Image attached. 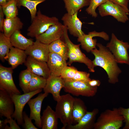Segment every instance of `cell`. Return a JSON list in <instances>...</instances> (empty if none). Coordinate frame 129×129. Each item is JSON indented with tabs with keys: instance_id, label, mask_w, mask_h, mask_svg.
I'll list each match as a JSON object with an SVG mask.
<instances>
[{
	"instance_id": "9",
	"label": "cell",
	"mask_w": 129,
	"mask_h": 129,
	"mask_svg": "<svg viewBox=\"0 0 129 129\" xmlns=\"http://www.w3.org/2000/svg\"><path fill=\"white\" fill-rule=\"evenodd\" d=\"M13 69L11 67H6L0 64V90L6 91L10 95L21 94L13 80Z\"/></svg>"
},
{
	"instance_id": "30",
	"label": "cell",
	"mask_w": 129,
	"mask_h": 129,
	"mask_svg": "<svg viewBox=\"0 0 129 129\" xmlns=\"http://www.w3.org/2000/svg\"><path fill=\"white\" fill-rule=\"evenodd\" d=\"M32 73L27 69L22 71L19 76V85L24 93L29 92V87Z\"/></svg>"
},
{
	"instance_id": "8",
	"label": "cell",
	"mask_w": 129,
	"mask_h": 129,
	"mask_svg": "<svg viewBox=\"0 0 129 129\" xmlns=\"http://www.w3.org/2000/svg\"><path fill=\"white\" fill-rule=\"evenodd\" d=\"M99 13L102 17L110 15L118 22L125 23L129 20V13L120 6L108 0L98 7Z\"/></svg>"
},
{
	"instance_id": "34",
	"label": "cell",
	"mask_w": 129,
	"mask_h": 129,
	"mask_svg": "<svg viewBox=\"0 0 129 129\" xmlns=\"http://www.w3.org/2000/svg\"><path fill=\"white\" fill-rule=\"evenodd\" d=\"M77 69L73 66H66L63 70L60 76L64 80H72Z\"/></svg>"
},
{
	"instance_id": "21",
	"label": "cell",
	"mask_w": 129,
	"mask_h": 129,
	"mask_svg": "<svg viewBox=\"0 0 129 129\" xmlns=\"http://www.w3.org/2000/svg\"><path fill=\"white\" fill-rule=\"evenodd\" d=\"M27 55L25 50L12 46L5 57V59H7L9 64L14 69L19 65L24 63Z\"/></svg>"
},
{
	"instance_id": "17",
	"label": "cell",
	"mask_w": 129,
	"mask_h": 129,
	"mask_svg": "<svg viewBox=\"0 0 129 129\" xmlns=\"http://www.w3.org/2000/svg\"><path fill=\"white\" fill-rule=\"evenodd\" d=\"M13 102L10 95L0 90V115L7 118H12L15 110Z\"/></svg>"
},
{
	"instance_id": "7",
	"label": "cell",
	"mask_w": 129,
	"mask_h": 129,
	"mask_svg": "<svg viewBox=\"0 0 129 129\" xmlns=\"http://www.w3.org/2000/svg\"><path fill=\"white\" fill-rule=\"evenodd\" d=\"M42 89H39L22 94H13L10 95L13 102L15 108L12 117L15 118L19 125H22L23 124V111L25 105L32 97L41 92Z\"/></svg>"
},
{
	"instance_id": "24",
	"label": "cell",
	"mask_w": 129,
	"mask_h": 129,
	"mask_svg": "<svg viewBox=\"0 0 129 129\" xmlns=\"http://www.w3.org/2000/svg\"><path fill=\"white\" fill-rule=\"evenodd\" d=\"M12 46L25 50L32 45L34 42L31 39H28L23 35L20 31L15 32L10 38Z\"/></svg>"
},
{
	"instance_id": "25",
	"label": "cell",
	"mask_w": 129,
	"mask_h": 129,
	"mask_svg": "<svg viewBox=\"0 0 129 129\" xmlns=\"http://www.w3.org/2000/svg\"><path fill=\"white\" fill-rule=\"evenodd\" d=\"M49 49L50 53L57 54L66 60L68 59V46L61 39L56 40L49 44Z\"/></svg>"
},
{
	"instance_id": "27",
	"label": "cell",
	"mask_w": 129,
	"mask_h": 129,
	"mask_svg": "<svg viewBox=\"0 0 129 129\" xmlns=\"http://www.w3.org/2000/svg\"><path fill=\"white\" fill-rule=\"evenodd\" d=\"M68 14H74L83 7L89 5L91 0H63Z\"/></svg>"
},
{
	"instance_id": "14",
	"label": "cell",
	"mask_w": 129,
	"mask_h": 129,
	"mask_svg": "<svg viewBox=\"0 0 129 129\" xmlns=\"http://www.w3.org/2000/svg\"><path fill=\"white\" fill-rule=\"evenodd\" d=\"M78 12L72 15L66 13L61 20L63 25L67 27L70 34L78 38L85 34L82 30V23L77 17Z\"/></svg>"
},
{
	"instance_id": "1",
	"label": "cell",
	"mask_w": 129,
	"mask_h": 129,
	"mask_svg": "<svg viewBox=\"0 0 129 129\" xmlns=\"http://www.w3.org/2000/svg\"><path fill=\"white\" fill-rule=\"evenodd\" d=\"M97 46L98 49L96 48L91 52L95 56L93 63L95 67H100L105 71L109 83L115 84L118 81V77L122 72L121 70L108 48L99 43H97Z\"/></svg>"
},
{
	"instance_id": "26",
	"label": "cell",
	"mask_w": 129,
	"mask_h": 129,
	"mask_svg": "<svg viewBox=\"0 0 129 129\" xmlns=\"http://www.w3.org/2000/svg\"><path fill=\"white\" fill-rule=\"evenodd\" d=\"M87 112L83 101L80 98H74L72 112L73 123H77Z\"/></svg>"
},
{
	"instance_id": "36",
	"label": "cell",
	"mask_w": 129,
	"mask_h": 129,
	"mask_svg": "<svg viewBox=\"0 0 129 129\" xmlns=\"http://www.w3.org/2000/svg\"><path fill=\"white\" fill-rule=\"evenodd\" d=\"M67 44L68 48V58L69 59V61L67 63V64L70 65L73 63L75 62L81 63V60L70 45Z\"/></svg>"
},
{
	"instance_id": "28",
	"label": "cell",
	"mask_w": 129,
	"mask_h": 129,
	"mask_svg": "<svg viewBox=\"0 0 129 129\" xmlns=\"http://www.w3.org/2000/svg\"><path fill=\"white\" fill-rule=\"evenodd\" d=\"M46 0H16L17 5L20 8L22 6L26 8L29 11L32 21L36 16L37 13L36 7L39 4Z\"/></svg>"
},
{
	"instance_id": "41",
	"label": "cell",
	"mask_w": 129,
	"mask_h": 129,
	"mask_svg": "<svg viewBox=\"0 0 129 129\" xmlns=\"http://www.w3.org/2000/svg\"><path fill=\"white\" fill-rule=\"evenodd\" d=\"M4 15H5L2 6H0V31L1 32H3V24L4 21Z\"/></svg>"
},
{
	"instance_id": "5",
	"label": "cell",
	"mask_w": 129,
	"mask_h": 129,
	"mask_svg": "<svg viewBox=\"0 0 129 129\" xmlns=\"http://www.w3.org/2000/svg\"><path fill=\"white\" fill-rule=\"evenodd\" d=\"M63 88L66 92L76 96H81L89 97L95 96L97 91V87H92L88 82L64 80Z\"/></svg>"
},
{
	"instance_id": "39",
	"label": "cell",
	"mask_w": 129,
	"mask_h": 129,
	"mask_svg": "<svg viewBox=\"0 0 129 129\" xmlns=\"http://www.w3.org/2000/svg\"><path fill=\"white\" fill-rule=\"evenodd\" d=\"M119 109L120 112L123 116L125 124L123 129H129V108H125L120 107Z\"/></svg>"
},
{
	"instance_id": "6",
	"label": "cell",
	"mask_w": 129,
	"mask_h": 129,
	"mask_svg": "<svg viewBox=\"0 0 129 129\" xmlns=\"http://www.w3.org/2000/svg\"><path fill=\"white\" fill-rule=\"evenodd\" d=\"M106 47L112 53L118 63L129 65L128 43L118 39L112 33L111 40L107 44Z\"/></svg>"
},
{
	"instance_id": "15",
	"label": "cell",
	"mask_w": 129,
	"mask_h": 129,
	"mask_svg": "<svg viewBox=\"0 0 129 129\" xmlns=\"http://www.w3.org/2000/svg\"><path fill=\"white\" fill-rule=\"evenodd\" d=\"M44 92L39 94L36 98L30 99L27 103L30 110L29 117L35 121V124L39 128H41V111L42 102L48 95Z\"/></svg>"
},
{
	"instance_id": "42",
	"label": "cell",
	"mask_w": 129,
	"mask_h": 129,
	"mask_svg": "<svg viewBox=\"0 0 129 129\" xmlns=\"http://www.w3.org/2000/svg\"><path fill=\"white\" fill-rule=\"evenodd\" d=\"M89 85L92 87L99 86L101 84V82L98 80L91 79L88 82Z\"/></svg>"
},
{
	"instance_id": "3",
	"label": "cell",
	"mask_w": 129,
	"mask_h": 129,
	"mask_svg": "<svg viewBox=\"0 0 129 129\" xmlns=\"http://www.w3.org/2000/svg\"><path fill=\"white\" fill-rule=\"evenodd\" d=\"M74 98L70 94L61 96L57 102L55 112L63 125L62 129H65L72 124L73 106Z\"/></svg>"
},
{
	"instance_id": "13",
	"label": "cell",
	"mask_w": 129,
	"mask_h": 129,
	"mask_svg": "<svg viewBox=\"0 0 129 129\" xmlns=\"http://www.w3.org/2000/svg\"><path fill=\"white\" fill-rule=\"evenodd\" d=\"M64 26L59 22L50 26L44 32L36 38L41 42L49 44L63 38Z\"/></svg>"
},
{
	"instance_id": "19",
	"label": "cell",
	"mask_w": 129,
	"mask_h": 129,
	"mask_svg": "<svg viewBox=\"0 0 129 129\" xmlns=\"http://www.w3.org/2000/svg\"><path fill=\"white\" fill-rule=\"evenodd\" d=\"M68 29L67 27L64 26L63 38L64 42L67 44L70 45L75 53L81 60V63L85 64L89 69V71L91 72H95L94 68L95 67L92 61L86 57V55L81 51L80 48L81 44H74L70 40L67 33Z\"/></svg>"
},
{
	"instance_id": "16",
	"label": "cell",
	"mask_w": 129,
	"mask_h": 129,
	"mask_svg": "<svg viewBox=\"0 0 129 129\" xmlns=\"http://www.w3.org/2000/svg\"><path fill=\"white\" fill-rule=\"evenodd\" d=\"M64 79L60 76L52 75L47 79L45 86L43 88L44 92L51 93L54 100L57 101L60 99V92L64 86Z\"/></svg>"
},
{
	"instance_id": "40",
	"label": "cell",
	"mask_w": 129,
	"mask_h": 129,
	"mask_svg": "<svg viewBox=\"0 0 129 129\" xmlns=\"http://www.w3.org/2000/svg\"><path fill=\"white\" fill-rule=\"evenodd\" d=\"M118 5L124 9L128 13H129L128 8L129 0H108Z\"/></svg>"
},
{
	"instance_id": "18",
	"label": "cell",
	"mask_w": 129,
	"mask_h": 129,
	"mask_svg": "<svg viewBox=\"0 0 129 129\" xmlns=\"http://www.w3.org/2000/svg\"><path fill=\"white\" fill-rule=\"evenodd\" d=\"M47 63L51 75L60 76L67 64L64 58L56 53H50Z\"/></svg>"
},
{
	"instance_id": "37",
	"label": "cell",
	"mask_w": 129,
	"mask_h": 129,
	"mask_svg": "<svg viewBox=\"0 0 129 129\" xmlns=\"http://www.w3.org/2000/svg\"><path fill=\"white\" fill-rule=\"evenodd\" d=\"M5 129H20L16 120L13 119L12 118H6L3 120Z\"/></svg>"
},
{
	"instance_id": "29",
	"label": "cell",
	"mask_w": 129,
	"mask_h": 129,
	"mask_svg": "<svg viewBox=\"0 0 129 129\" xmlns=\"http://www.w3.org/2000/svg\"><path fill=\"white\" fill-rule=\"evenodd\" d=\"M13 46L10 38L6 36L4 33H0V59L2 62L5 61L6 56L11 48Z\"/></svg>"
},
{
	"instance_id": "38",
	"label": "cell",
	"mask_w": 129,
	"mask_h": 129,
	"mask_svg": "<svg viewBox=\"0 0 129 129\" xmlns=\"http://www.w3.org/2000/svg\"><path fill=\"white\" fill-rule=\"evenodd\" d=\"M23 124L22 125L23 128L25 129H38L32 123V120L29 117L25 112L23 113Z\"/></svg>"
},
{
	"instance_id": "20",
	"label": "cell",
	"mask_w": 129,
	"mask_h": 129,
	"mask_svg": "<svg viewBox=\"0 0 129 129\" xmlns=\"http://www.w3.org/2000/svg\"><path fill=\"white\" fill-rule=\"evenodd\" d=\"M58 118L55 111L50 106H47L41 117V128L57 129Z\"/></svg>"
},
{
	"instance_id": "32",
	"label": "cell",
	"mask_w": 129,
	"mask_h": 129,
	"mask_svg": "<svg viewBox=\"0 0 129 129\" xmlns=\"http://www.w3.org/2000/svg\"><path fill=\"white\" fill-rule=\"evenodd\" d=\"M16 0H11L1 6L6 18H13L17 16L18 10Z\"/></svg>"
},
{
	"instance_id": "22",
	"label": "cell",
	"mask_w": 129,
	"mask_h": 129,
	"mask_svg": "<svg viewBox=\"0 0 129 129\" xmlns=\"http://www.w3.org/2000/svg\"><path fill=\"white\" fill-rule=\"evenodd\" d=\"M98 110L95 109L90 112L87 111L77 123L68 127V129H87L93 128L94 120Z\"/></svg>"
},
{
	"instance_id": "33",
	"label": "cell",
	"mask_w": 129,
	"mask_h": 129,
	"mask_svg": "<svg viewBox=\"0 0 129 129\" xmlns=\"http://www.w3.org/2000/svg\"><path fill=\"white\" fill-rule=\"evenodd\" d=\"M108 0H91L88 7L86 9V11L92 16L96 17L97 14L96 11L97 8Z\"/></svg>"
},
{
	"instance_id": "4",
	"label": "cell",
	"mask_w": 129,
	"mask_h": 129,
	"mask_svg": "<svg viewBox=\"0 0 129 129\" xmlns=\"http://www.w3.org/2000/svg\"><path fill=\"white\" fill-rule=\"evenodd\" d=\"M31 22L27 29V35L35 38L44 32L51 26L59 22L56 17H49L43 14L40 10L37 12L36 16Z\"/></svg>"
},
{
	"instance_id": "12",
	"label": "cell",
	"mask_w": 129,
	"mask_h": 129,
	"mask_svg": "<svg viewBox=\"0 0 129 129\" xmlns=\"http://www.w3.org/2000/svg\"><path fill=\"white\" fill-rule=\"evenodd\" d=\"M24 64L32 73L47 79L51 75V72L47 62L36 59L28 56Z\"/></svg>"
},
{
	"instance_id": "31",
	"label": "cell",
	"mask_w": 129,
	"mask_h": 129,
	"mask_svg": "<svg viewBox=\"0 0 129 129\" xmlns=\"http://www.w3.org/2000/svg\"><path fill=\"white\" fill-rule=\"evenodd\" d=\"M46 81L47 79L43 77L32 73L29 87V92L43 89L45 86Z\"/></svg>"
},
{
	"instance_id": "2",
	"label": "cell",
	"mask_w": 129,
	"mask_h": 129,
	"mask_svg": "<svg viewBox=\"0 0 129 129\" xmlns=\"http://www.w3.org/2000/svg\"><path fill=\"white\" fill-rule=\"evenodd\" d=\"M124 117L119 108L107 109L102 113L95 123V129H119L124 122Z\"/></svg>"
},
{
	"instance_id": "23",
	"label": "cell",
	"mask_w": 129,
	"mask_h": 129,
	"mask_svg": "<svg viewBox=\"0 0 129 129\" xmlns=\"http://www.w3.org/2000/svg\"><path fill=\"white\" fill-rule=\"evenodd\" d=\"M23 23L17 16L13 18H6L4 20L3 28L4 33L10 38L16 31L22 29Z\"/></svg>"
},
{
	"instance_id": "10",
	"label": "cell",
	"mask_w": 129,
	"mask_h": 129,
	"mask_svg": "<svg viewBox=\"0 0 129 129\" xmlns=\"http://www.w3.org/2000/svg\"><path fill=\"white\" fill-rule=\"evenodd\" d=\"M49 44L37 39L25 50L27 55L40 61L47 62L50 53Z\"/></svg>"
},
{
	"instance_id": "35",
	"label": "cell",
	"mask_w": 129,
	"mask_h": 129,
	"mask_svg": "<svg viewBox=\"0 0 129 129\" xmlns=\"http://www.w3.org/2000/svg\"><path fill=\"white\" fill-rule=\"evenodd\" d=\"M90 76L89 73L86 72L79 71L77 70L72 80L88 82L91 80Z\"/></svg>"
},
{
	"instance_id": "11",
	"label": "cell",
	"mask_w": 129,
	"mask_h": 129,
	"mask_svg": "<svg viewBox=\"0 0 129 129\" xmlns=\"http://www.w3.org/2000/svg\"><path fill=\"white\" fill-rule=\"evenodd\" d=\"M100 37L106 41L108 40L109 38L108 35L105 32H97L94 31L89 32L87 34H84L78 38L77 41L80 43L83 49L87 52L89 53L96 48L97 40L93 38V37Z\"/></svg>"
},
{
	"instance_id": "43",
	"label": "cell",
	"mask_w": 129,
	"mask_h": 129,
	"mask_svg": "<svg viewBox=\"0 0 129 129\" xmlns=\"http://www.w3.org/2000/svg\"><path fill=\"white\" fill-rule=\"evenodd\" d=\"M11 0H0V5L3 6Z\"/></svg>"
}]
</instances>
